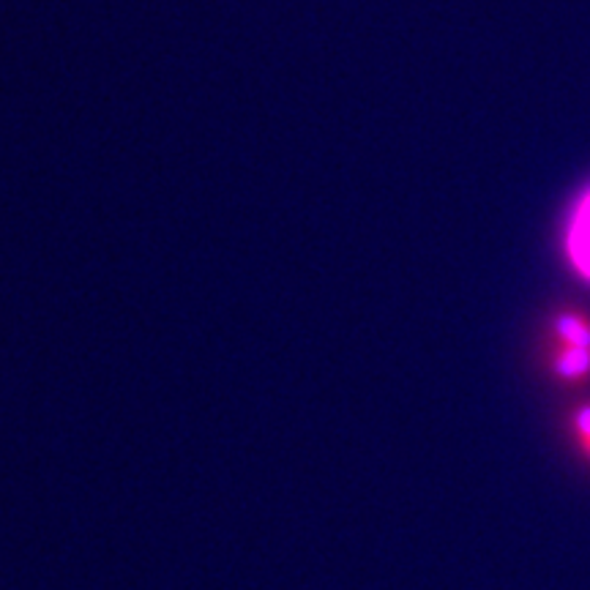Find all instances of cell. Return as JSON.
Segmentation results:
<instances>
[{"instance_id": "6da1fadb", "label": "cell", "mask_w": 590, "mask_h": 590, "mask_svg": "<svg viewBox=\"0 0 590 590\" xmlns=\"http://www.w3.org/2000/svg\"><path fill=\"white\" fill-rule=\"evenodd\" d=\"M557 342L552 352L550 369L552 375L561 377L563 383H579L590 375V323L566 315L555 325Z\"/></svg>"}, {"instance_id": "7a4b0ae2", "label": "cell", "mask_w": 590, "mask_h": 590, "mask_svg": "<svg viewBox=\"0 0 590 590\" xmlns=\"http://www.w3.org/2000/svg\"><path fill=\"white\" fill-rule=\"evenodd\" d=\"M568 257L590 279V194L582 200L568 228Z\"/></svg>"}, {"instance_id": "3957f363", "label": "cell", "mask_w": 590, "mask_h": 590, "mask_svg": "<svg viewBox=\"0 0 590 590\" xmlns=\"http://www.w3.org/2000/svg\"><path fill=\"white\" fill-rule=\"evenodd\" d=\"M568 437H572L574 449L585 457V462H590V402L568 415Z\"/></svg>"}]
</instances>
